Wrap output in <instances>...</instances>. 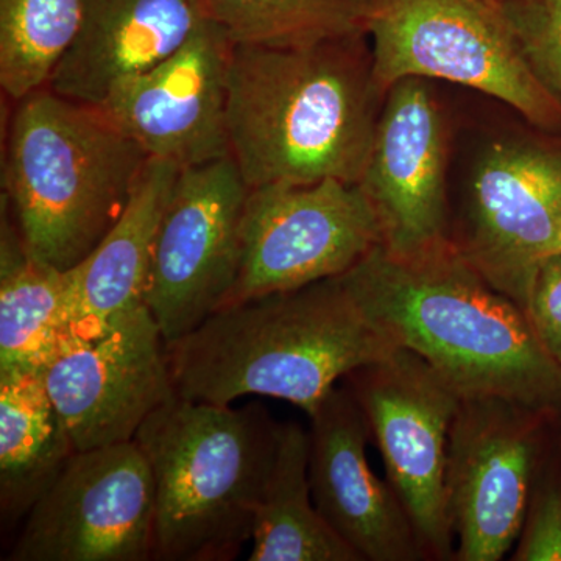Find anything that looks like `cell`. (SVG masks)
I'll use <instances>...</instances> for the list:
<instances>
[{"instance_id":"obj_1","label":"cell","mask_w":561,"mask_h":561,"mask_svg":"<svg viewBox=\"0 0 561 561\" xmlns=\"http://www.w3.org/2000/svg\"><path fill=\"white\" fill-rule=\"evenodd\" d=\"M339 280L379 331L423 357L460 398H504L546 416L561 413V367L529 316L454 243L415 260L378 245Z\"/></svg>"},{"instance_id":"obj_2","label":"cell","mask_w":561,"mask_h":561,"mask_svg":"<svg viewBox=\"0 0 561 561\" xmlns=\"http://www.w3.org/2000/svg\"><path fill=\"white\" fill-rule=\"evenodd\" d=\"M360 41L232 44L228 139L247 186L359 183L381 98Z\"/></svg>"},{"instance_id":"obj_3","label":"cell","mask_w":561,"mask_h":561,"mask_svg":"<svg viewBox=\"0 0 561 561\" xmlns=\"http://www.w3.org/2000/svg\"><path fill=\"white\" fill-rule=\"evenodd\" d=\"M397 350L339 278L232 302L165 345L184 400L230 405L256 394L290 402L309 416L339 379Z\"/></svg>"},{"instance_id":"obj_4","label":"cell","mask_w":561,"mask_h":561,"mask_svg":"<svg viewBox=\"0 0 561 561\" xmlns=\"http://www.w3.org/2000/svg\"><path fill=\"white\" fill-rule=\"evenodd\" d=\"M147 161L99 106L44 88L14 110L2 203L33 256L70 271L119 220Z\"/></svg>"},{"instance_id":"obj_5","label":"cell","mask_w":561,"mask_h":561,"mask_svg":"<svg viewBox=\"0 0 561 561\" xmlns=\"http://www.w3.org/2000/svg\"><path fill=\"white\" fill-rule=\"evenodd\" d=\"M279 424L176 394L136 434L154 486V560L230 561L253 538Z\"/></svg>"},{"instance_id":"obj_6","label":"cell","mask_w":561,"mask_h":561,"mask_svg":"<svg viewBox=\"0 0 561 561\" xmlns=\"http://www.w3.org/2000/svg\"><path fill=\"white\" fill-rule=\"evenodd\" d=\"M365 33L379 94L438 79L511 105L537 127H561V103L524 57L504 0H368Z\"/></svg>"},{"instance_id":"obj_7","label":"cell","mask_w":561,"mask_h":561,"mask_svg":"<svg viewBox=\"0 0 561 561\" xmlns=\"http://www.w3.org/2000/svg\"><path fill=\"white\" fill-rule=\"evenodd\" d=\"M38 373L77 451L135 440L144 421L176 397L146 302L95 323H70Z\"/></svg>"},{"instance_id":"obj_8","label":"cell","mask_w":561,"mask_h":561,"mask_svg":"<svg viewBox=\"0 0 561 561\" xmlns=\"http://www.w3.org/2000/svg\"><path fill=\"white\" fill-rule=\"evenodd\" d=\"M426 559H453L446 472L460 394L419 354L398 348L346 376Z\"/></svg>"},{"instance_id":"obj_9","label":"cell","mask_w":561,"mask_h":561,"mask_svg":"<svg viewBox=\"0 0 561 561\" xmlns=\"http://www.w3.org/2000/svg\"><path fill=\"white\" fill-rule=\"evenodd\" d=\"M378 245L381 227L359 184L250 187L241 271L227 306L339 278Z\"/></svg>"},{"instance_id":"obj_10","label":"cell","mask_w":561,"mask_h":561,"mask_svg":"<svg viewBox=\"0 0 561 561\" xmlns=\"http://www.w3.org/2000/svg\"><path fill=\"white\" fill-rule=\"evenodd\" d=\"M250 187L231 157L181 169L154 241L144 302L165 345L227 306Z\"/></svg>"},{"instance_id":"obj_11","label":"cell","mask_w":561,"mask_h":561,"mask_svg":"<svg viewBox=\"0 0 561 561\" xmlns=\"http://www.w3.org/2000/svg\"><path fill=\"white\" fill-rule=\"evenodd\" d=\"M5 560H154L153 478L138 443L77 453L25 516Z\"/></svg>"},{"instance_id":"obj_12","label":"cell","mask_w":561,"mask_h":561,"mask_svg":"<svg viewBox=\"0 0 561 561\" xmlns=\"http://www.w3.org/2000/svg\"><path fill=\"white\" fill-rule=\"evenodd\" d=\"M454 245L527 312L541 265L561 251V144L502 140L476 164Z\"/></svg>"},{"instance_id":"obj_13","label":"cell","mask_w":561,"mask_h":561,"mask_svg":"<svg viewBox=\"0 0 561 561\" xmlns=\"http://www.w3.org/2000/svg\"><path fill=\"white\" fill-rule=\"evenodd\" d=\"M548 416L504 398H460L446 493L459 561H500L522 534Z\"/></svg>"},{"instance_id":"obj_14","label":"cell","mask_w":561,"mask_h":561,"mask_svg":"<svg viewBox=\"0 0 561 561\" xmlns=\"http://www.w3.org/2000/svg\"><path fill=\"white\" fill-rule=\"evenodd\" d=\"M448 138L440 106L424 79H404L386 92V105L359 187L370 202L381 247L415 260L453 245L449 227Z\"/></svg>"},{"instance_id":"obj_15","label":"cell","mask_w":561,"mask_h":561,"mask_svg":"<svg viewBox=\"0 0 561 561\" xmlns=\"http://www.w3.org/2000/svg\"><path fill=\"white\" fill-rule=\"evenodd\" d=\"M231 49L227 31L209 20L171 57L116 84L99 108L149 158L186 169L231 157Z\"/></svg>"},{"instance_id":"obj_16","label":"cell","mask_w":561,"mask_h":561,"mask_svg":"<svg viewBox=\"0 0 561 561\" xmlns=\"http://www.w3.org/2000/svg\"><path fill=\"white\" fill-rule=\"evenodd\" d=\"M313 502L360 561L424 560L408 512L367 459L368 427L353 391L335 386L309 416Z\"/></svg>"},{"instance_id":"obj_17","label":"cell","mask_w":561,"mask_h":561,"mask_svg":"<svg viewBox=\"0 0 561 561\" xmlns=\"http://www.w3.org/2000/svg\"><path fill=\"white\" fill-rule=\"evenodd\" d=\"M209 20L205 0H84L79 33L47 88L102 105L116 84L171 57Z\"/></svg>"},{"instance_id":"obj_18","label":"cell","mask_w":561,"mask_h":561,"mask_svg":"<svg viewBox=\"0 0 561 561\" xmlns=\"http://www.w3.org/2000/svg\"><path fill=\"white\" fill-rule=\"evenodd\" d=\"M181 169L149 158L124 213L73 271L72 320L95 323L144 302L162 214Z\"/></svg>"},{"instance_id":"obj_19","label":"cell","mask_w":561,"mask_h":561,"mask_svg":"<svg viewBox=\"0 0 561 561\" xmlns=\"http://www.w3.org/2000/svg\"><path fill=\"white\" fill-rule=\"evenodd\" d=\"M77 453L39 373H0V518L3 529L27 516Z\"/></svg>"},{"instance_id":"obj_20","label":"cell","mask_w":561,"mask_h":561,"mask_svg":"<svg viewBox=\"0 0 561 561\" xmlns=\"http://www.w3.org/2000/svg\"><path fill=\"white\" fill-rule=\"evenodd\" d=\"M72 268L36 260L2 208L0 373L39 371L72 320Z\"/></svg>"},{"instance_id":"obj_21","label":"cell","mask_w":561,"mask_h":561,"mask_svg":"<svg viewBox=\"0 0 561 561\" xmlns=\"http://www.w3.org/2000/svg\"><path fill=\"white\" fill-rule=\"evenodd\" d=\"M250 561H360L313 502L309 432L279 424L278 446L262 493Z\"/></svg>"},{"instance_id":"obj_22","label":"cell","mask_w":561,"mask_h":561,"mask_svg":"<svg viewBox=\"0 0 561 561\" xmlns=\"http://www.w3.org/2000/svg\"><path fill=\"white\" fill-rule=\"evenodd\" d=\"M232 44L295 47L365 35L368 0H205Z\"/></svg>"},{"instance_id":"obj_23","label":"cell","mask_w":561,"mask_h":561,"mask_svg":"<svg viewBox=\"0 0 561 561\" xmlns=\"http://www.w3.org/2000/svg\"><path fill=\"white\" fill-rule=\"evenodd\" d=\"M84 0H0V87L20 102L49 84L79 33Z\"/></svg>"},{"instance_id":"obj_24","label":"cell","mask_w":561,"mask_h":561,"mask_svg":"<svg viewBox=\"0 0 561 561\" xmlns=\"http://www.w3.org/2000/svg\"><path fill=\"white\" fill-rule=\"evenodd\" d=\"M530 69L561 103V0H504Z\"/></svg>"},{"instance_id":"obj_25","label":"cell","mask_w":561,"mask_h":561,"mask_svg":"<svg viewBox=\"0 0 561 561\" xmlns=\"http://www.w3.org/2000/svg\"><path fill=\"white\" fill-rule=\"evenodd\" d=\"M512 560L561 561V486L557 483L531 493Z\"/></svg>"},{"instance_id":"obj_26","label":"cell","mask_w":561,"mask_h":561,"mask_svg":"<svg viewBox=\"0 0 561 561\" xmlns=\"http://www.w3.org/2000/svg\"><path fill=\"white\" fill-rule=\"evenodd\" d=\"M527 316L542 345L561 367V251L541 265L531 287Z\"/></svg>"}]
</instances>
